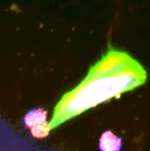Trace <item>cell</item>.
I'll use <instances>...</instances> for the list:
<instances>
[{"label":"cell","mask_w":150,"mask_h":151,"mask_svg":"<svg viewBox=\"0 0 150 151\" xmlns=\"http://www.w3.org/2000/svg\"><path fill=\"white\" fill-rule=\"evenodd\" d=\"M121 139L107 131L101 136L99 147L100 151H120L121 149Z\"/></svg>","instance_id":"obj_2"},{"label":"cell","mask_w":150,"mask_h":151,"mask_svg":"<svg viewBox=\"0 0 150 151\" xmlns=\"http://www.w3.org/2000/svg\"><path fill=\"white\" fill-rule=\"evenodd\" d=\"M50 127L46 121H43L41 123L34 125L33 127H31V134L34 136L35 138H45L50 134Z\"/></svg>","instance_id":"obj_4"},{"label":"cell","mask_w":150,"mask_h":151,"mask_svg":"<svg viewBox=\"0 0 150 151\" xmlns=\"http://www.w3.org/2000/svg\"><path fill=\"white\" fill-rule=\"evenodd\" d=\"M146 78V71L139 62L128 52L110 47L90 68L85 79L57 105L50 129L88 108L142 86Z\"/></svg>","instance_id":"obj_1"},{"label":"cell","mask_w":150,"mask_h":151,"mask_svg":"<svg viewBox=\"0 0 150 151\" xmlns=\"http://www.w3.org/2000/svg\"><path fill=\"white\" fill-rule=\"evenodd\" d=\"M46 115H47V112L44 109L41 108H38V109L31 110L30 112L27 113V115L24 118V122L26 124V127H33L34 125L38 124V123H41L46 119Z\"/></svg>","instance_id":"obj_3"}]
</instances>
